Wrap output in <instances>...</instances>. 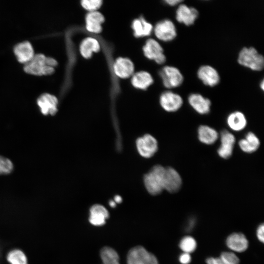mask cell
Segmentation results:
<instances>
[{
	"instance_id": "27",
	"label": "cell",
	"mask_w": 264,
	"mask_h": 264,
	"mask_svg": "<svg viewBox=\"0 0 264 264\" xmlns=\"http://www.w3.org/2000/svg\"><path fill=\"white\" fill-rule=\"evenodd\" d=\"M100 256L102 264H120L118 253L110 246L103 247L100 251Z\"/></svg>"
},
{
	"instance_id": "37",
	"label": "cell",
	"mask_w": 264,
	"mask_h": 264,
	"mask_svg": "<svg viewBox=\"0 0 264 264\" xmlns=\"http://www.w3.org/2000/svg\"><path fill=\"white\" fill-rule=\"evenodd\" d=\"M122 201V198L121 197V196H120L119 195H116V196H115L114 197V201L116 203H119L121 202Z\"/></svg>"
},
{
	"instance_id": "12",
	"label": "cell",
	"mask_w": 264,
	"mask_h": 264,
	"mask_svg": "<svg viewBox=\"0 0 264 264\" xmlns=\"http://www.w3.org/2000/svg\"><path fill=\"white\" fill-rule=\"evenodd\" d=\"M37 103L41 113L44 115H54L57 112L58 101L53 95L44 93L38 98Z\"/></svg>"
},
{
	"instance_id": "16",
	"label": "cell",
	"mask_w": 264,
	"mask_h": 264,
	"mask_svg": "<svg viewBox=\"0 0 264 264\" xmlns=\"http://www.w3.org/2000/svg\"><path fill=\"white\" fill-rule=\"evenodd\" d=\"M188 102L193 109L201 114L210 112L211 101L199 93H192L188 98Z\"/></svg>"
},
{
	"instance_id": "2",
	"label": "cell",
	"mask_w": 264,
	"mask_h": 264,
	"mask_svg": "<svg viewBox=\"0 0 264 264\" xmlns=\"http://www.w3.org/2000/svg\"><path fill=\"white\" fill-rule=\"evenodd\" d=\"M165 168L161 165L154 166L144 176L145 187L149 194L155 196L164 190L163 180Z\"/></svg>"
},
{
	"instance_id": "40",
	"label": "cell",
	"mask_w": 264,
	"mask_h": 264,
	"mask_svg": "<svg viewBox=\"0 0 264 264\" xmlns=\"http://www.w3.org/2000/svg\"><path fill=\"white\" fill-rule=\"evenodd\" d=\"M1 245L0 244V254H1Z\"/></svg>"
},
{
	"instance_id": "1",
	"label": "cell",
	"mask_w": 264,
	"mask_h": 264,
	"mask_svg": "<svg viewBox=\"0 0 264 264\" xmlns=\"http://www.w3.org/2000/svg\"><path fill=\"white\" fill-rule=\"evenodd\" d=\"M57 61L43 54L34 55L33 58L25 64L24 70L30 74L41 76L50 75L55 71Z\"/></svg>"
},
{
	"instance_id": "21",
	"label": "cell",
	"mask_w": 264,
	"mask_h": 264,
	"mask_svg": "<svg viewBox=\"0 0 264 264\" xmlns=\"http://www.w3.org/2000/svg\"><path fill=\"white\" fill-rule=\"evenodd\" d=\"M260 145L258 137L252 132H248L244 138L239 142L240 149L246 153H252L256 151Z\"/></svg>"
},
{
	"instance_id": "20",
	"label": "cell",
	"mask_w": 264,
	"mask_h": 264,
	"mask_svg": "<svg viewBox=\"0 0 264 264\" xmlns=\"http://www.w3.org/2000/svg\"><path fill=\"white\" fill-rule=\"evenodd\" d=\"M103 15L95 11L89 12L86 17V27L88 31L93 33H99L102 31V23L104 22Z\"/></svg>"
},
{
	"instance_id": "10",
	"label": "cell",
	"mask_w": 264,
	"mask_h": 264,
	"mask_svg": "<svg viewBox=\"0 0 264 264\" xmlns=\"http://www.w3.org/2000/svg\"><path fill=\"white\" fill-rule=\"evenodd\" d=\"M182 185V179L179 173L172 167L165 168L163 180L164 190L170 193L177 192Z\"/></svg>"
},
{
	"instance_id": "17",
	"label": "cell",
	"mask_w": 264,
	"mask_h": 264,
	"mask_svg": "<svg viewBox=\"0 0 264 264\" xmlns=\"http://www.w3.org/2000/svg\"><path fill=\"white\" fill-rule=\"evenodd\" d=\"M113 70L118 77L127 78L133 75L134 67L133 64L129 59L120 57L115 61Z\"/></svg>"
},
{
	"instance_id": "34",
	"label": "cell",
	"mask_w": 264,
	"mask_h": 264,
	"mask_svg": "<svg viewBox=\"0 0 264 264\" xmlns=\"http://www.w3.org/2000/svg\"><path fill=\"white\" fill-rule=\"evenodd\" d=\"M264 224H261L257 230V236L258 240L262 242H264Z\"/></svg>"
},
{
	"instance_id": "26",
	"label": "cell",
	"mask_w": 264,
	"mask_h": 264,
	"mask_svg": "<svg viewBox=\"0 0 264 264\" xmlns=\"http://www.w3.org/2000/svg\"><path fill=\"white\" fill-rule=\"evenodd\" d=\"M132 28L134 35L137 37L149 36L153 29L152 24L143 18L134 20L132 23Z\"/></svg>"
},
{
	"instance_id": "33",
	"label": "cell",
	"mask_w": 264,
	"mask_h": 264,
	"mask_svg": "<svg viewBox=\"0 0 264 264\" xmlns=\"http://www.w3.org/2000/svg\"><path fill=\"white\" fill-rule=\"evenodd\" d=\"M191 257L190 254L183 253L179 258V262L182 264H188L190 263Z\"/></svg>"
},
{
	"instance_id": "13",
	"label": "cell",
	"mask_w": 264,
	"mask_h": 264,
	"mask_svg": "<svg viewBox=\"0 0 264 264\" xmlns=\"http://www.w3.org/2000/svg\"><path fill=\"white\" fill-rule=\"evenodd\" d=\"M197 76L205 85L209 87L217 85L220 81L218 71L209 65L201 66L198 70Z\"/></svg>"
},
{
	"instance_id": "24",
	"label": "cell",
	"mask_w": 264,
	"mask_h": 264,
	"mask_svg": "<svg viewBox=\"0 0 264 264\" xmlns=\"http://www.w3.org/2000/svg\"><path fill=\"white\" fill-rule=\"evenodd\" d=\"M151 75L146 71H139L132 75V84L136 88L145 89L153 83Z\"/></svg>"
},
{
	"instance_id": "9",
	"label": "cell",
	"mask_w": 264,
	"mask_h": 264,
	"mask_svg": "<svg viewBox=\"0 0 264 264\" xmlns=\"http://www.w3.org/2000/svg\"><path fill=\"white\" fill-rule=\"evenodd\" d=\"M159 102L165 110L175 112L181 107L183 101L179 94L171 91H166L160 95Z\"/></svg>"
},
{
	"instance_id": "6",
	"label": "cell",
	"mask_w": 264,
	"mask_h": 264,
	"mask_svg": "<svg viewBox=\"0 0 264 264\" xmlns=\"http://www.w3.org/2000/svg\"><path fill=\"white\" fill-rule=\"evenodd\" d=\"M136 147L139 154L147 158L153 156L157 152L158 143L153 136L146 134L136 139Z\"/></svg>"
},
{
	"instance_id": "25",
	"label": "cell",
	"mask_w": 264,
	"mask_h": 264,
	"mask_svg": "<svg viewBox=\"0 0 264 264\" xmlns=\"http://www.w3.org/2000/svg\"><path fill=\"white\" fill-rule=\"evenodd\" d=\"M227 123L230 128L233 131H240L246 127L247 120L242 112L236 111L228 115Z\"/></svg>"
},
{
	"instance_id": "28",
	"label": "cell",
	"mask_w": 264,
	"mask_h": 264,
	"mask_svg": "<svg viewBox=\"0 0 264 264\" xmlns=\"http://www.w3.org/2000/svg\"><path fill=\"white\" fill-rule=\"evenodd\" d=\"M6 258L10 264H27V260L25 254L18 249L10 250L8 253Z\"/></svg>"
},
{
	"instance_id": "23",
	"label": "cell",
	"mask_w": 264,
	"mask_h": 264,
	"mask_svg": "<svg viewBox=\"0 0 264 264\" xmlns=\"http://www.w3.org/2000/svg\"><path fill=\"white\" fill-rule=\"evenodd\" d=\"M100 45L99 42L95 38L88 37L85 39L81 43L80 51L82 56L88 59L91 57L93 52L99 51Z\"/></svg>"
},
{
	"instance_id": "30",
	"label": "cell",
	"mask_w": 264,
	"mask_h": 264,
	"mask_svg": "<svg viewBox=\"0 0 264 264\" xmlns=\"http://www.w3.org/2000/svg\"><path fill=\"white\" fill-rule=\"evenodd\" d=\"M13 168V164L10 159L0 155V175L11 173Z\"/></svg>"
},
{
	"instance_id": "35",
	"label": "cell",
	"mask_w": 264,
	"mask_h": 264,
	"mask_svg": "<svg viewBox=\"0 0 264 264\" xmlns=\"http://www.w3.org/2000/svg\"><path fill=\"white\" fill-rule=\"evenodd\" d=\"M207 264H225L222 260L219 258H209L206 259Z\"/></svg>"
},
{
	"instance_id": "22",
	"label": "cell",
	"mask_w": 264,
	"mask_h": 264,
	"mask_svg": "<svg viewBox=\"0 0 264 264\" xmlns=\"http://www.w3.org/2000/svg\"><path fill=\"white\" fill-rule=\"evenodd\" d=\"M198 132L199 140L207 145L214 144L219 137L218 132L214 129L207 125L200 126Z\"/></svg>"
},
{
	"instance_id": "4",
	"label": "cell",
	"mask_w": 264,
	"mask_h": 264,
	"mask_svg": "<svg viewBox=\"0 0 264 264\" xmlns=\"http://www.w3.org/2000/svg\"><path fill=\"white\" fill-rule=\"evenodd\" d=\"M127 264H159L155 256L144 246L137 245L131 248L127 255Z\"/></svg>"
},
{
	"instance_id": "19",
	"label": "cell",
	"mask_w": 264,
	"mask_h": 264,
	"mask_svg": "<svg viewBox=\"0 0 264 264\" xmlns=\"http://www.w3.org/2000/svg\"><path fill=\"white\" fill-rule=\"evenodd\" d=\"M226 242L229 248L237 252L245 251L248 246L246 238L241 233H235L230 235L227 237Z\"/></svg>"
},
{
	"instance_id": "5",
	"label": "cell",
	"mask_w": 264,
	"mask_h": 264,
	"mask_svg": "<svg viewBox=\"0 0 264 264\" xmlns=\"http://www.w3.org/2000/svg\"><path fill=\"white\" fill-rule=\"evenodd\" d=\"M159 74L164 86L168 88L178 87L183 82L184 77L182 74L175 66H165L162 68Z\"/></svg>"
},
{
	"instance_id": "18",
	"label": "cell",
	"mask_w": 264,
	"mask_h": 264,
	"mask_svg": "<svg viewBox=\"0 0 264 264\" xmlns=\"http://www.w3.org/2000/svg\"><path fill=\"white\" fill-rule=\"evenodd\" d=\"M14 54L18 61L25 64L34 57V50L30 42L24 41L17 44L14 48Z\"/></svg>"
},
{
	"instance_id": "14",
	"label": "cell",
	"mask_w": 264,
	"mask_h": 264,
	"mask_svg": "<svg viewBox=\"0 0 264 264\" xmlns=\"http://www.w3.org/2000/svg\"><path fill=\"white\" fill-rule=\"evenodd\" d=\"M235 141V137L232 133L226 130L222 131L220 134L221 144L218 150L219 155L224 159L231 156Z\"/></svg>"
},
{
	"instance_id": "31",
	"label": "cell",
	"mask_w": 264,
	"mask_h": 264,
	"mask_svg": "<svg viewBox=\"0 0 264 264\" xmlns=\"http://www.w3.org/2000/svg\"><path fill=\"white\" fill-rule=\"evenodd\" d=\"M102 1L101 0H83L81 1V5L84 8L89 12L95 11L101 6Z\"/></svg>"
},
{
	"instance_id": "36",
	"label": "cell",
	"mask_w": 264,
	"mask_h": 264,
	"mask_svg": "<svg viewBox=\"0 0 264 264\" xmlns=\"http://www.w3.org/2000/svg\"><path fill=\"white\" fill-rule=\"evenodd\" d=\"M165 2L171 6H175L181 3L182 0H165Z\"/></svg>"
},
{
	"instance_id": "8",
	"label": "cell",
	"mask_w": 264,
	"mask_h": 264,
	"mask_svg": "<svg viewBox=\"0 0 264 264\" xmlns=\"http://www.w3.org/2000/svg\"><path fill=\"white\" fill-rule=\"evenodd\" d=\"M143 50L147 58L154 60L158 64H162L165 62L166 58L163 53V48L155 40L148 39L143 46Z\"/></svg>"
},
{
	"instance_id": "29",
	"label": "cell",
	"mask_w": 264,
	"mask_h": 264,
	"mask_svg": "<svg viewBox=\"0 0 264 264\" xmlns=\"http://www.w3.org/2000/svg\"><path fill=\"white\" fill-rule=\"evenodd\" d=\"M179 247L184 253L189 254L196 249L197 242L193 237L186 236L181 239L180 242Z\"/></svg>"
},
{
	"instance_id": "3",
	"label": "cell",
	"mask_w": 264,
	"mask_h": 264,
	"mask_svg": "<svg viewBox=\"0 0 264 264\" xmlns=\"http://www.w3.org/2000/svg\"><path fill=\"white\" fill-rule=\"evenodd\" d=\"M238 62L254 71H261L264 66V58L253 47H243L240 51Z\"/></svg>"
},
{
	"instance_id": "15",
	"label": "cell",
	"mask_w": 264,
	"mask_h": 264,
	"mask_svg": "<svg viewBox=\"0 0 264 264\" xmlns=\"http://www.w3.org/2000/svg\"><path fill=\"white\" fill-rule=\"evenodd\" d=\"M109 216V212L105 207L100 204H95L89 209L88 220L94 226H101L106 223Z\"/></svg>"
},
{
	"instance_id": "11",
	"label": "cell",
	"mask_w": 264,
	"mask_h": 264,
	"mask_svg": "<svg viewBox=\"0 0 264 264\" xmlns=\"http://www.w3.org/2000/svg\"><path fill=\"white\" fill-rule=\"evenodd\" d=\"M198 16V11L195 8L180 4L176 11V18L177 22L187 26L193 24Z\"/></svg>"
},
{
	"instance_id": "39",
	"label": "cell",
	"mask_w": 264,
	"mask_h": 264,
	"mask_svg": "<svg viewBox=\"0 0 264 264\" xmlns=\"http://www.w3.org/2000/svg\"><path fill=\"white\" fill-rule=\"evenodd\" d=\"M260 87L261 89L263 90L264 89V81L263 80L260 83Z\"/></svg>"
},
{
	"instance_id": "32",
	"label": "cell",
	"mask_w": 264,
	"mask_h": 264,
	"mask_svg": "<svg viewBox=\"0 0 264 264\" xmlns=\"http://www.w3.org/2000/svg\"><path fill=\"white\" fill-rule=\"evenodd\" d=\"M220 258L225 264H239L240 262L238 257L230 252H222Z\"/></svg>"
},
{
	"instance_id": "7",
	"label": "cell",
	"mask_w": 264,
	"mask_h": 264,
	"mask_svg": "<svg viewBox=\"0 0 264 264\" xmlns=\"http://www.w3.org/2000/svg\"><path fill=\"white\" fill-rule=\"evenodd\" d=\"M154 33L157 39L164 42L171 41L177 35L175 24L169 19H165L157 23L154 28Z\"/></svg>"
},
{
	"instance_id": "38",
	"label": "cell",
	"mask_w": 264,
	"mask_h": 264,
	"mask_svg": "<svg viewBox=\"0 0 264 264\" xmlns=\"http://www.w3.org/2000/svg\"><path fill=\"white\" fill-rule=\"evenodd\" d=\"M116 203L114 201V200H110L109 202V204L111 207H114L116 206Z\"/></svg>"
}]
</instances>
